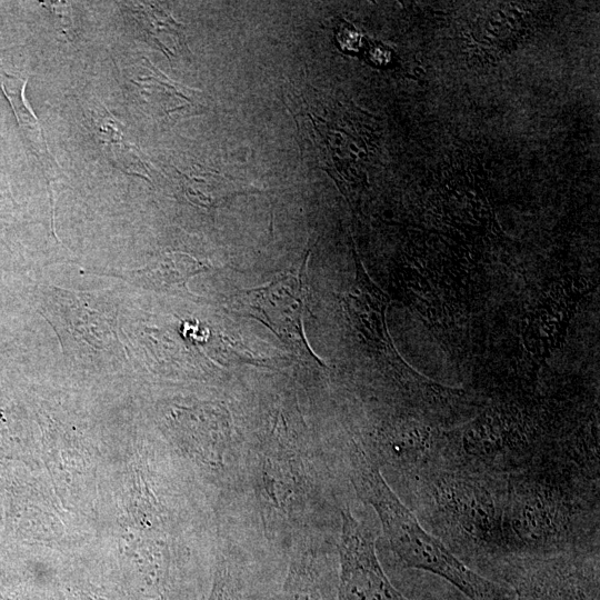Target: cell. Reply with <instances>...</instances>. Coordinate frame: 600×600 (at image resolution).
<instances>
[{
    "label": "cell",
    "instance_id": "obj_1",
    "mask_svg": "<svg viewBox=\"0 0 600 600\" xmlns=\"http://www.w3.org/2000/svg\"><path fill=\"white\" fill-rule=\"evenodd\" d=\"M351 466L358 494L376 510L391 550L406 567L444 579L469 600H514L509 586L473 571L428 532L363 452L353 453Z\"/></svg>",
    "mask_w": 600,
    "mask_h": 600
},
{
    "label": "cell",
    "instance_id": "obj_2",
    "mask_svg": "<svg viewBox=\"0 0 600 600\" xmlns=\"http://www.w3.org/2000/svg\"><path fill=\"white\" fill-rule=\"evenodd\" d=\"M307 260L296 272H288L259 288L239 292L236 306L264 323L280 340L300 348L321 366L304 333L308 308Z\"/></svg>",
    "mask_w": 600,
    "mask_h": 600
},
{
    "label": "cell",
    "instance_id": "obj_3",
    "mask_svg": "<svg viewBox=\"0 0 600 600\" xmlns=\"http://www.w3.org/2000/svg\"><path fill=\"white\" fill-rule=\"evenodd\" d=\"M341 518L337 600H410L384 573L376 553L374 534L349 509L341 511Z\"/></svg>",
    "mask_w": 600,
    "mask_h": 600
},
{
    "label": "cell",
    "instance_id": "obj_4",
    "mask_svg": "<svg viewBox=\"0 0 600 600\" xmlns=\"http://www.w3.org/2000/svg\"><path fill=\"white\" fill-rule=\"evenodd\" d=\"M514 600H599L594 564L571 558H548L511 572Z\"/></svg>",
    "mask_w": 600,
    "mask_h": 600
},
{
    "label": "cell",
    "instance_id": "obj_5",
    "mask_svg": "<svg viewBox=\"0 0 600 600\" xmlns=\"http://www.w3.org/2000/svg\"><path fill=\"white\" fill-rule=\"evenodd\" d=\"M439 497L459 524L477 537L496 534L498 507L490 494L463 480H448L439 484Z\"/></svg>",
    "mask_w": 600,
    "mask_h": 600
},
{
    "label": "cell",
    "instance_id": "obj_6",
    "mask_svg": "<svg viewBox=\"0 0 600 600\" xmlns=\"http://www.w3.org/2000/svg\"><path fill=\"white\" fill-rule=\"evenodd\" d=\"M11 50H0V87L10 102L26 143L41 162L44 174H50V153L40 124L24 97L29 76L22 77L21 70L10 66ZM13 63V62H12Z\"/></svg>",
    "mask_w": 600,
    "mask_h": 600
},
{
    "label": "cell",
    "instance_id": "obj_7",
    "mask_svg": "<svg viewBox=\"0 0 600 600\" xmlns=\"http://www.w3.org/2000/svg\"><path fill=\"white\" fill-rule=\"evenodd\" d=\"M210 269V264L183 252H166L148 266L130 271L137 284L154 291L186 288L193 276Z\"/></svg>",
    "mask_w": 600,
    "mask_h": 600
},
{
    "label": "cell",
    "instance_id": "obj_8",
    "mask_svg": "<svg viewBox=\"0 0 600 600\" xmlns=\"http://www.w3.org/2000/svg\"><path fill=\"white\" fill-rule=\"evenodd\" d=\"M277 600H330L329 582L309 559H302L291 566Z\"/></svg>",
    "mask_w": 600,
    "mask_h": 600
},
{
    "label": "cell",
    "instance_id": "obj_9",
    "mask_svg": "<svg viewBox=\"0 0 600 600\" xmlns=\"http://www.w3.org/2000/svg\"><path fill=\"white\" fill-rule=\"evenodd\" d=\"M126 8L136 21L139 31L160 49L163 50V34L177 38L181 42V31L178 30L181 24L177 23L157 3L129 2Z\"/></svg>",
    "mask_w": 600,
    "mask_h": 600
},
{
    "label": "cell",
    "instance_id": "obj_10",
    "mask_svg": "<svg viewBox=\"0 0 600 600\" xmlns=\"http://www.w3.org/2000/svg\"><path fill=\"white\" fill-rule=\"evenodd\" d=\"M183 178V189L187 197L202 207H218L222 202L238 194V190L231 188V183L222 176L211 172H192Z\"/></svg>",
    "mask_w": 600,
    "mask_h": 600
},
{
    "label": "cell",
    "instance_id": "obj_11",
    "mask_svg": "<svg viewBox=\"0 0 600 600\" xmlns=\"http://www.w3.org/2000/svg\"><path fill=\"white\" fill-rule=\"evenodd\" d=\"M92 128L94 129V134L98 137V140L103 146L102 148H108L113 154V162L116 164L118 163V153L123 150L129 153L132 148L129 142H124L120 122L107 111L98 113L97 116L93 114Z\"/></svg>",
    "mask_w": 600,
    "mask_h": 600
}]
</instances>
